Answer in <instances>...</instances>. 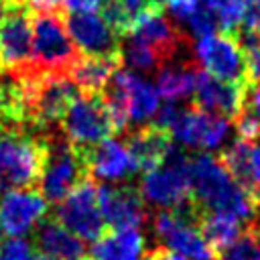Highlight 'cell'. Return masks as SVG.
I'll return each instance as SVG.
<instances>
[{"mask_svg":"<svg viewBox=\"0 0 260 260\" xmlns=\"http://www.w3.org/2000/svg\"><path fill=\"white\" fill-rule=\"evenodd\" d=\"M10 4L22 6L30 14H37V12H63V0H10Z\"/></svg>","mask_w":260,"mask_h":260,"instance_id":"32","label":"cell"},{"mask_svg":"<svg viewBox=\"0 0 260 260\" xmlns=\"http://www.w3.org/2000/svg\"><path fill=\"white\" fill-rule=\"evenodd\" d=\"M246 83H234V81H221L205 71L197 73L195 91H193V104L199 110L213 112L225 118H232L242 110L246 100Z\"/></svg>","mask_w":260,"mask_h":260,"instance_id":"16","label":"cell"},{"mask_svg":"<svg viewBox=\"0 0 260 260\" xmlns=\"http://www.w3.org/2000/svg\"><path fill=\"white\" fill-rule=\"evenodd\" d=\"M199 213H201L199 209L187 211L162 238L167 242V248L181 254L185 260H213L217 256L197 228Z\"/></svg>","mask_w":260,"mask_h":260,"instance_id":"20","label":"cell"},{"mask_svg":"<svg viewBox=\"0 0 260 260\" xmlns=\"http://www.w3.org/2000/svg\"><path fill=\"white\" fill-rule=\"evenodd\" d=\"M197 81V63L187 57L173 59L156 69V91L167 102L187 100L195 91Z\"/></svg>","mask_w":260,"mask_h":260,"instance_id":"21","label":"cell"},{"mask_svg":"<svg viewBox=\"0 0 260 260\" xmlns=\"http://www.w3.org/2000/svg\"><path fill=\"white\" fill-rule=\"evenodd\" d=\"M49 203L37 189H10L0 199V223L12 238L30 234L45 219Z\"/></svg>","mask_w":260,"mask_h":260,"instance_id":"14","label":"cell"},{"mask_svg":"<svg viewBox=\"0 0 260 260\" xmlns=\"http://www.w3.org/2000/svg\"><path fill=\"white\" fill-rule=\"evenodd\" d=\"M244 223L246 221L230 211H201L197 217V228L215 254L228 248L244 232Z\"/></svg>","mask_w":260,"mask_h":260,"instance_id":"24","label":"cell"},{"mask_svg":"<svg viewBox=\"0 0 260 260\" xmlns=\"http://www.w3.org/2000/svg\"><path fill=\"white\" fill-rule=\"evenodd\" d=\"M221 260H260V219L246 223L244 232L219 252Z\"/></svg>","mask_w":260,"mask_h":260,"instance_id":"25","label":"cell"},{"mask_svg":"<svg viewBox=\"0 0 260 260\" xmlns=\"http://www.w3.org/2000/svg\"><path fill=\"white\" fill-rule=\"evenodd\" d=\"M2 232H4V230H2V223H0V240H2Z\"/></svg>","mask_w":260,"mask_h":260,"instance_id":"40","label":"cell"},{"mask_svg":"<svg viewBox=\"0 0 260 260\" xmlns=\"http://www.w3.org/2000/svg\"><path fill=\"white\" fill-rule=\"evenodd\" d=\"M120 67V57H98L81 55L69 71V79L81 93H102Z\"/></svg>","mask_w":260,"mask_h":260,"instance_id":"23","label":"cell"},{"mask_svg":"<svg viewBox=\"0 0 260 260\" xmlns=\"http://www.w3.org/2000/svg\"><path fill=\"white\" fill-rule=\"evenodd\" d=\"M165 6L146 8L140 14L132 18L128 35L142 45L150 47L154 55L160 59V67L173 59L187 57V37L181 32V28L165 14Z\"/></svg>","mask_w":260,"mask_h":260,"instance_id":"10","label":"cell"},{"mask_svg":"<svg viewBox=\"0 0 260 260\" xmlns=\"http://www.w3.org/2000/svg\"><path fill=\"white\" fill-rule=\"evenodd\" d=\"M89 252L93 260H144V236L138 228L104 232Z\"/></svg>","mask_w":260,"mask_h":260,"instance_id":"22","label":"cell"},{"mask_svg":"<svg viewBox=\"0 0 260 260\" xmlns=\"http://www.w3.org/2000/svg\"><path fill=\"white\" fill-rule=\"evenodd\" d=\"M100 6L102 0H63V10L69 12H95Z\"/></svg>","mask_w":260,"mask_h":260,"instance_id":"35","label":"cell"},{"mask_svg":"<svg viewBox=\"0 0 260 260\" xmlns=\"http://www.w3.org/2000/svg\"><path fill=\"white\" fill-rule=\"evenodd\" d=\"M45 132L10 130L0 134V191L32 189L39 183Z\"/></svg>","mask_w":260,"mask_h":260,"instance_id":"4","label":"cell"},{"mask_svg":"<svg viewBox=\"0 0 260 260\" xmlns=\"http://www.w3.org/2000/svg\"><path fill=\"white\" fill-rule=\"evenodd\" d=\"M256 219H260V213H256Z\"/></svg>","mask_w":260,"mask_h":260,"instance_id":"41","label":"cell"},{"mask_svg":"<svg viewBox=\"0 0 260 260\" xmlns=\"http://www.w3.org/2000/svg\"><path fill=\"white\" fill-rule=\"evenodd\" d=\"M65 138L77 148L85 150L106 140L114 132L112 118L102 100V93H77L59 122Z\"/></svg>","mask_w":260,"mask_h":260,"instance_id":"7","label":"cell"},{"mask_svg":"<svg viewBox=\"0 0 260 260\" xmlns=\"http://www.w3.org/2000/svg\"><path fill=\"white\" fill-rule=\"evenodd\" d=\"M98 207L104 223L112 230L138 228L148 221V209L138 187L130 183H110L98 187Z\"/></svg>","mask_w":260,"mask_h":260,"instance_id":"12","label":"cell"},{"mask_svg":"<svg viewBox=\"0 0 260 260\" xmlns=\"http://www.w3.org/2000/svg\"><path fill=\"white\" fill-rule=\"evenodd\" d=\"M195 57L203 65L205 73L221 81L246 83L244 57H242L240 41L234 32H211L199 37L195 45Z\"/></svg>","mask_w":260,"mask_h":260,"instance_id":"11","label":"cell"},{"mask_svg":"<svg viewBox=\"0 0 260 260\" xmlns=\"http://www.w3.org/2000/svg\"><path fill=\"white\" fill-rule=\"evenodd\" d=\"M138 191L144 201L162 209L187 205L191 201V158L173 148L162 165L142 175Z\"/></svg>","mask_w":260,"mask_h":260,"instance_id":"6","label":"cell"},{"mask_svg":"<svg viewBox=\"0 0 260 260\" xmlns=\"http://www.w3.org/2000/svg\"><path fill=\"white\" fill-rule=\"evenodd\" d=\"M8 6H10V0H0V20H2V16L6 14Z\"/></svg>","mask_w":260,"mask_h":260,"instance_id":"39","label":"cell"},{"mask_svg":"<svg viewBox=\"0 0 260 260\" xmlns=\"http://www.w3.org/2000/svg\"><path fill=\"white\" fill-rule=\"evenodd\" d=\"M126 100V108H128V120L136 126H144L150 122V118H154L158 106V91L156 87H152L146 79L138 77L132 71H122L118 69L112 77Z\"/></svg>","mask_w":260,"mask_h":260,"instance_id":"18","label":"cell"},{"mask_svg":"<svg viewBox=\"0 0 260 260\" xmlns=\"http://www.w3.org/2000/svg\"><path fill=\"white\" fill-rule=\"evenodd\" d=\"M32 260H57V258H53V256H49L45 252H39V254H32Z\"/></svg>","mask_w":260,"mask_h":260,"instance_id":"38","label":"cell"},{"mask_svg":"<svg viewBox=\"0 0 260 260\" xmlns=\"http://www.w3.org/2000/svg\"><path fill=\"white\" fill-rule=\"evenodd\" d=\"M32 16V73L69 75L81 53L71 41L63 12H37Z\"/></svg>","mask_w":260,"mask_h":260,"instance_id":"5","label":"cell"},{"mask_svg":"<svg viewBox=\"0 0 260 260\" xmlns=\"http://www.w3.org/2000/svg\"><path fill=\"white\" fill-rule=\"evenodd\" d=\"M67 32L81 55L120 57L122 37H118L95 12H69L65 18Z\"/></svg>","mask_w":260,"mask_h":260,"instance_id":"15","label":"cell"},{"mask_svg":"<svg viewBox=\"0 0 260 260\" xmlns=\"http://www.w3.org/2000/svg\"><path fill=\"white\" fill-rule=\"evenodd\" d=\"M87 177L81 152L65 138L61 126L45 132V156L39 177V193L47 203H59L67 193Z\"/></svg>","mask_w":260,"mask_h":260,"instance_id":"3","label":"cell"},{"mask_svg":"<svg viewBox=\"0 0 260 260\" xmlns=\"http://www.w3.org/2000/svg\"><path fill=\"white\" fill-rule=\"evenodd\" d=\"M152 124L167 130L171 138L181 144L203 150L217 148L230 130V120L225 116L199 110L195 104L179 106L177 102H167L158 108Z\"/></svg>","mask_w":260,"mask_h":260,"instance_id":"2","label":"cell"},{"mask_svg":"<svg viewBox=\"0 0 260 260\" xmlns=\"http://www.w3.org/2000/svg\"><path fill=\"white\" fill-rule=\"evenodd\" d=\"M100 16L104 18V22L122 39H126L130 24H132V14L128 12V8L122 4V0H102L100 6Z\"/></svg>","mask_w":260,"mask_h":260,"instance_id":"29","label":"cell"},{"mask_svg":"<svg viewBox=\"0 0 260 260\" xmlns=\"http://www.w3.org/2000/svg\"><path fill=\"white\" fill-rule=\"evenodd\" d=\"M35 246L57 260H85V244L55 217H45L32 230Z\"/></svg>","mask_w":260,"mask_h":260,"instance_id":"19","label":"cell"},{"mask_svg":"<svg viewBox=\"0 0 260 260\" xmlns=\"http://www.w3.org/2000/svg\"><path fill=\"white\" fill-rule=\"evenodd\" d=\"M122 4L128 8V12L132 14V18L136 14H140L146 8H154V6H162V0H122Z\"/></svg>","mask_w":260,"mask_h":260,"instance_id":"36","label":"cell"},{"mask_svg":"<svg viewBox=\"0 0 260 260\" xmlns=\"http://www.w3.org/2000/svg\"><path fill=\"white\" fill-rule=\"evenodd\" d=\"M144 260H185L181 254L169 250L167 246H156L144 254Z\"/></svg>","mask_w":260,"mask_h":260,"instance_id":"37","label":"cell"},{"mask_svg":"<svg viewBox=\"0 0 260 260\" xmlns=\"http://www.w3.org/2000/svg\"><path fill=\"white\" fill-rule=\"evenodd\" d=\"M0 73L14 79L32 73V18L22 6L10 4L0 20Z\"/></svg>","mask_w":260,"mask_h":260,"instance_id":"8","label":"cell"},{"mask_svg":"<svg viewBox=\"0 0 260 260\" xmlns=\"http://www.w3.org/2000/svg\"><path fill=\"white\" fill-rule=\"evenodd\" d=\"M53 215L63 228H67L79 240L95 242L104 234V228H106L104 217L98 207L95 181L85 177L81 183H77L67 193L65 199L55 203Z\"/></svg>","mask_w":260,"mask_h":260,"instance_id":"9","label":"cell"},{"mask_svg":"<svg viewBox=\"0 0 260 260\" xmlns=\"http://www.w3.org/2000/svg\"><path fill=\"white\" fill-rule=\"evenodd\" d=\"M32 244L22 238L0 240V260H32Z\"/></svg>","mask_w":260,"mask_h":260,"instance_id":"31","label":"cell"},{"mask_svg":"<svg viewBox=\"0 0 260 260\" xmlns=\"http://www.w3.org/2000/svg\"><path fill=\"white\" fill-rule=\"evenodd\" d=\"M244 57V75L248 85H260V30L244 28L236 32Z\"/></svg>","mask_w":260,"mask_h":260,"instance_id":"27","label":"cell"},{"mask_svg":"<svg viewBox=\"0 0 260 260\" xmlns=\"http://www.w3.org/2000/svg\"><path fill=\"white\" fill-rule=\"evenodd\" d=\"M187 24H189L191 32L197 35V37L211 35V32H215V30L219 28L215 14H213L207 6H203V4H197V6H195V10L191 12V16L187 18Z\"/></svg>","mask_w":260,"mask_h":260,"instance_id":"30","label":"cell"},{"mask_svg":"<svg viewBox=\"0 0 260 260\" xmlns=\"http://www.w3.org/2000/svg\"><path fill=\"white\" fill-rule=\"evenodd\" d=\"M124 144L128 146L138 171H144V173L162 165L169 152L173 150L171 134L154 124L128 128L124 132Z\"/></svg>","mask_w":260,"mask_h":260,"instance_id":"17","label":"cell"},{"mask_svg":"<svg viewBox=\"0 0 260 260\" xmlns=\"http://www.w3.org/2000/svg\"><path fill=\"white\" fill-rule=\"evenodd\" d=\"M85 162V171L89 179L106 181V183H126L138 173V167L124 144L118 138H106L91 148L79 150Z\"/></svg>","mask_w":260,"mask_h":260,"instance_id":"13","label":"cell"},{"mask_svg":"<svg viewBox=\"0 0 260 260\" xmlns=\"http://www.w3.org/2000/svg\"><path fill=\"white\" fill-rule=\"evenodd\" d=\"M191 199L199 211H230L246 223L256 217L248 193L232 179L219 156L209 152L191 158Z\"/></svg>","mask_w":260,"mask_h":260,"instance_id":"1","label":"cell"},{"mask_svg":"<svg viewBox=\"0 0 260 260\" xmlns=\"http://www.w3.org/2000/svg\"><path fill=\"white\" fill-rule=\"evenodd\" d=\"M246 28L260 30V0H244V20Z\"/></svg>","mask_w":260,"mask_h":260,"instance_id":"34","label":"cell"},{"mask_svg":"<svg viewBox=\"0 0 260 260\" xmlns=\"http://www.w3.org/2000/svg\"><path fill=\"white\" fill-rule=\"evenodd\" d=\"M203 6H207L215 18L221 32H238L240 24L244 20V0H203Z\"/></svg>","mask_w":260,"mask_h":260,"instance_id":"28","label":"cell"},{"mask_svg":"<svg viewBox=\"0 0 260 260\" xmlns=\"http://www.w3.org/2000/svg\"><path fill=\"white\" fill-rule=\"evenodd\" d=\"M167 2L171 14L175 16V20L179 22H187V18L191 16V12L195 10V6L199 4V0H162Z\"/></svg>","mask_w":260,"mask_h":260,"instance_id":"33","label":"cell"},{"mask_svg":"<svg viewBox=\"0 0 260 260\" xmlns=\"http://www.w3.org/2000/svg\"><path fill=\"white\" fill-rule=\"evenodd\" d=\"M120 61L128 65V69L142 71V73H152L160 67V59L154 55V51L146 45H142L136 39H126L120 45Z\"/></svg>","mask_w":260,"mask_h":260,"instance_id":"26","label":"cell"}]
</instances>
